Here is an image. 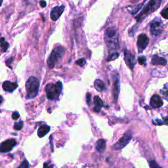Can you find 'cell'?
Masks as SVG:
<instances>
[{
  "label": "cell",
  "mask_w": 168,
  "mask_h": 168,
  "mask_svg": "<svg viewBox=\"0 0 168 168\" xmlns=\"http://www.w3.org/2000/svg\"><path fill=\"white\" fill-rule=\"evenodd\" d=\"M16 144V141L14 139H8L0 144V152L5 153L11 151Z\"/></svg>",
  "instance_id": "9"
},
{
  "label": "cell",
  "mask_w": 168,
  "mask_h": 168,
  "mask_svg": "<svg viewBox=\"0 0 168 168\" xmlns=\"http://www.w3.org/2000/svg\"><path fill=\"white\" fill-rule=\"evenodd\" d=\"M149 166L150 168H162L154 160L150 161Z\"/></svg>",
  "instance_id": "24"
},
{
  "label": "cell",
  "mask_w": 168,
  "mask_h": 168,
  "mask_svg": "<svg viewBox=\"0 0 168 168\" xmlns=\"http://www.w3.org/2000/svg\"><path fill=\"white\" fill-rule=\"evenodd\" d=\"M51 127L47 125H42L41 126L39 127L38 130V135L39 138H42L45 136L49 131H50Z\"/></svg>",
  "instance_id": "15"
},
{
  "label": "cell",
  "mask_w": 168,
  "mask_h": 168,
  "mask_svg": "<svg viewBox=\"0 0 168 168\" xmlns=\"http://www.w3.org/2000/svg\"><path fill=\"white\" fill-rule=\"evenodd\" d=\"M96 149L98 152L104 153L106 150V141L104 139H98L96 143Z\"/></svg>",
  "instance_id": "17"
},
{
  "label": "cell",
  "mask_w": 168,
  "mask_h": 168,
  "mask_svg": "<svg viewBox=\"0 0 168 168\" xmlns=\"http://www.w3.org/2000/svg\"><path fill=\"white\" fill-rule=\"evenodd\" d=\"M91 94L90 93H87L86 94V102L87 103L90 105V103H91Z\"/></svg>",
  "instance_id": "31"
},
{
  "label": "cell",
  "mask_w": 168,
  "mask_h": 168,
  "mask_svg": "<svg viewBox=\"0 0 168 168\" xmlns=\"http://www.w3.org/2000/svg\"><path fill=\"white\" fill-rule=\"evenodd\" d=\"M143 3H141L140 5H135V6H131V7H130L131 9L130 10V12L131 14H132V15L136 14V13H137L138 11H139V10L141 9V7H142Z\"/></svg>",
  "instance_id": "20"
},
{
  "label": "cell",
  "mask_w": 168,
  "mask_h": 168,
  "mask_svg": "<svg viewBox=\"0 0 168 168\" xmlns=\"http://www.w3.org/2000/svg\"><path fill=\"white\" fill-rule=\"evenodd\" d=\"M18 168H29V164L28 162V161L25 160L24 162L21 163V164Z\"/></svg>",
  "instance_id": "29"
},
{
  "label": "cell",
  "mask_w": 168,
  "mask_h": 168,
  "mask_svg": "<svg viewBox=\"0 0 168 168\" xmlns=\"http://www.w3.org/2000/svg\"><path fill=\"white\" fill-rule=\"evenodd\" d=\"M4 41H5V38H0V44H2V43H3Z\"/></svg>",
  "instance_id": "36"
},
{
  "label": "cell",
  "mask_w": 168,
  "mask_h": 168,
  "mask_svg": "<svg viewBox=\"0 0 168 168\" xmlns=\"http://www.w3.org/2000/svg\"><path fill=\"white\" fill-rule=\"evenodd\" d=\"M161 15L162 16V17L166 19H168V7L164 9L162 11H161Z\"/></svg>",
  "instance_id": "26"
},
{
  "label": "cell",
  "mask_w": 168,
  "mask_h": 168,
  "mask_svg": "<svg viewBox=\"0 0 168 168\" xmlns=\"http://www.w3.org/2000/svg\"><path fill=\"white\" fill-rule=\"evenodd\" d=\"M93 100L95 104L94 110L96 112H100L101 108L103 106V102L98 96H95Z\"/></svg>",
  "instance_id": "18"
},
{
  "label": "cell",
  "mask_w": 168,
  "mask_h": 168,
  "mask_svg": "<svg viewBox=\"0 0 168 168\" xmlns=\"http://www.w3.org/2000/svg\"><path fill=\"white\" fill-rule=\"evenodd\" d=\"M150 104L153 108H160L163 106L164 102L158 95H154L150 98Z\"/></svg>",
  "instance_id": "13"
},
{
  "label": "cell",
  "mask_w": 168,
  "mask_h": 168,
  "mask_svg": "<svg viewBox=\"0 0 168 168\" xmlns=\"http://www.w3.org/2000/svg\"><path fill=\"white\" fill-rule=\"evenodd\" d=\"M19 117H20V114L18 112H14L12 114V118L14 120H16L17 119H19Z\"/></svg>",
  "instance_id": "30"
},
{
  "label": "cell",
  "mask_w": 168,
  "mask_h": 168,
  "mask_svg": "<svg viewBox=\"0 0 168 168\" xmlns=\"http://www.w3.org/2000/svg\"><path fill=\"white\" fill-rule=\"evenodd\" d=\"M1 47L2 48V50L3 52H5L7 50V49L9 47V44L7 42H3L2 44H1Z\"/></svg>",
  "instance_id": "28"
},
{
  "label": "cell",
  "mask_w": 168,
  "mask_h": 168,
  "mask_svg": "<svg viewBox=\"0 0 168 168\" xmlns=\"http://www.w3.org/2000/svg\"><path fill=\"white\" fill-rule=\"evenodd\" d=\"M62 90V82L58 81L56 84H49L45 87L46 95L49 100H57Z\"/></svg>",
  "instance_id": "3"
},
{
  "label": "cell",
  "mask_w": 168,
  "mask_h": 168,
  "mask_svg": "<svg viewBox=\"0 0 168 168\" xmlns=\"http://www.w3.org/2000/svg\"><path fill=\"white\" fill-rule=\"evenodd\" d=\"M39 88V81L37 78L30 76L26 83V97L27 99L34 98L37 96Z\"/></svg>",
  "instance_id": "1"
},
{
  "label": "cell",
  "mask_w": 168,
  "mask_h": 168,
  "mask_svg": "<svg viewBox=\"0 0 168 168\" xmlns=\"http://www.w3.org/2000/svg\"><path fill=\"white\" fill-rule=\"evenodd\" d=\"M94 86L98 92H103L106 89L104 82L101 80H96L94 83Z\"/></svg>",
  "instance_id": "19"
},
{
  "label": "cell",
  "mask_w": 168,
  "mask_h": 168,
  "mask_svg": "<svg viewBox=\"0 0 168 168\" xmlns=\"http://www.w3.org/2000/svg\"><path fill=\"white\" fill-rule=\"evenodd\" d=\"M49 139H50L51 149L52 152H53V143H52V141H53V139H52V135H51V136H50V137H49Z\"/></svg>",
  "instance_id": "35"
},
{
  "label": "cell",
  "mask_w": 168,
  "mask_h": 168,
  "mask_svg": "<svg viewBox=\"0 0 168 168\" xmlns=\"http://www.w3.org/2000/svg\"><path fill=\"white\" fill-rule=\"evenodd\" d=\"M13 58H10L9 59H7V60H6L5 61V63L7 64V66H8V67L10 68V65H9V63H11V62L13 61Z\"/></svg>",
  "instance_id": "34"
},
{
  "label": "cell",
  "mask_w": 168,
  "mask_h": 168,
  "mask_svg": "<svg viewBox=\"0 0 168 168\" xmlns=\"http://www.w3.org/2000/svg\"><path fill=\"white\" fill-rule=\"evenodd\" d=\"M124 60L127 66L131 70H133L135 65V57L128 50H125L124 51Z\"/></svg>",
  "instance_id": "11"
},
{
  "label": "cell",
  "mask_w": 168,
  "mask_h": 168,
  "mask_svg": "<svg viewBox=\"0 0 168 168\" xmlns=\"http://www.w3.org/2000/svg\"><path fill=\"white\" fill-rule=\"evenodd\" d=\"M162 1V0H150V1L143 8L142 11L139 13V15L135 17L137 22H141L148 15L156 11L160 7Z\"/></svg>",
  "instance_id": "2"
},
{
  "label": "cell",
  "mask_w": 168,
  "mask_h": 168,
  "mask_svg": "<svg viewBox=\"0 0 168 168\" xmlns=\"http://www.w3.org/2000/svg\"><path fill=\"white\" fill-rule=\"evenodd\" d=\"M44 168H53L52 165H49L47 162H45L44 164Z\"/></svg>",
  "instance_id": "33"
},
{
  "label": "cell",
  "mask_w": 168,
  "mask_h": 168,
  "mask_svg": "<svg viewBox=\"0 0 168 168\" xmlns=\"http://www.w3.org/2000/svg\"><path fill=\"white\" fill-rule=\"evenodd\" d=\"M149 43V38L146 34H140L137 39V47L139 53H142L147 47Z\"/></svg>",
  "instance_id": "8"
},
{
  "label": "cell",
  "mask_w": 168,
  "mask_h": 168,
  "mask_svg": "<svg viewBox=\"0 0 168 168\" xmlns=\"http://www.w3.org/2000/svg\"><path fill=\"white\" fill-rule=\"evenodd\" d=\"M66 51V49L64 47L59 46V47H55L52 51L51 53L47 59V65L49 68H53L56 63L60 61L63 57Z\"/></svg>",
  "instance_id": "4"
},
{
  "label": "cell",
  "mask_w": 168,
  "mask_h": 168,
  "mask_svg": "<svg viewBox=\"0 0 168 168\" xmlns=\"http://www.w3.org/2000/svg\"><path fill=\"white\" fill-rule=\"evenodd\" d=\"M132 139V133L131 131H127L124 134L123 137L118 141V142L114 144L112 149L115 150H118L122 149L127 144L130 142V141Z\"/></svg>",
  "instance_id": "6"
},
{
  "label": "cell",
  "mask_w": 168,
  "mask_h": 168,
  "mask_svg": "<svg viewBox=\"0 0 168 168\" xmlns=\"http://www.w3.org/2000/svg\"><path fill=\"white\" fill-rule=\"evenodd\" d=\"M138 62L141 65H144L146 64L147 62V58L144 56H141V57H139L138 58Z\"/></svg>",
  "instance_id": "25"
},
{
  "label": "cell",
  "mask_w": 168,
  "mask_h": 168,
  "mask_svg": "<svg viewBox=\"0 0 168 168\" xmlns=\"http://www.w3.org/2000/svg\"><path fill=\"white\" fill-rule=\"evenodd\" d=\"M2 3H3V0H0V7L1 6V5H2Z\"/></svg>",
  "instance_id": "38"
},
{
  "label": "cell",
  "mask_w": 168,
  "mask_h": 168,
  "mask_svg": "<svg viewBox=\"0 0 168 168\" xmlns=\"http://www.w3.org/2000/svg\"><path fill=\"white\" fill-rule=\"evenodd\" d=\"M65 8L64 5L61 6H56L54 8H53L51 11V19L53 21H56L60 18V16L62 15L64 12V10Z\"/></svg>",
  "instance_id": "12"
},
{
  "label": "cell",
  "mask_w": 168,
  "mask_h": 168,
  "mask_svg": "<svg viewBox=\"0 0 168 168\" xmlns=\"http://www.w3.org/2000/svg\"><path fill=\"white\" fill-rule=\"evenodd\" d=\"M2 87L3 90L7 92L14 91L18 87V85L15 82H11L9 81H5L3 83Z\"/></svg>",
  "instance_id": "14"
},
{
  "label": "cell",
  "mask_w": 168,
  "mask_h": 168,
  "mask_svg": "<svg viewBox=\"0 0 168 168\" xmlns=\"http://www.w3.org/2000/svg\"><path fill=\"white\" fill-rule=\"evenodd\" d=\"M160 92L164 98L168 101V83L164 85V88L160 91Z\"/></svg>",
  "instance_id": "21"
},
{
  "label": "cell",
  "mask_w": 168,
  "mask_h": 168,
  "mask_svg": "<svg viewBox=\"0 0 168 168\" xmlns=\"http://www.w3.org/2000/svg\"><path fill=\"white\" fill-rule=\"evenodd\" d=\"M2 101H3V98H2L1 95H0V104L2 103Z\"/></svg>",
  "instance_id": "37"
},
{
  "label": "cell",
  "mask_w": 168,
  "mask_h": 168,
  "mask_svg": "<svg viewBox=\"0 0 168 168\" xmlns=\"http://www.w3.org/2000/svg\"><path fill=\"white\" fill-rule=\"evenodd\" d=\"M86 63V61L85 60L84 58H80V59H78V61H75V64H78V65H80L81 67H83Z\"/></svg>",
  "instance_id": "27"
},
{
  "label": "cell",
  "mask_w": 168,
  "mask_h": 168,
  "mask_svg": "<svg viewBox=\"0 0 168 168\" xmlns=\"http://www.w3.org/2000/svg\"><path fill=\"white\" fill-rule=\"evenodd\" d=\"M152 64L153 65H166L167 61L166 58L158 57V55H154L152 58Z\"/></svg>",
  "instance_id": "16"
},
{
  "label": "cell",
  "mask_w": 168,
  "mask_h": 168,
  "mask_svg": "<svg viewBox=\"0 0 168 168\" xmlns=\"http://www.w3.org/2000/svg\"><path fill=\"white\" fill-rule=\"evenodd\" d=\"M120 56V53H112L111 55H109V57H108L107 58V61H114L115 59H116L118 58V57Z\"/></svg>",
  "instance_id": "23"
},
{
  "label": "cell",
  "mask_w": 168,
  "mask_h": 168,
  "mask_svg": "<svg viewBox=\"0 0 168 168\" xmlns=\"http://www.w3.org/2000/svg\"><path fill=\"white\" fill-rule=\"evenodd\" d=\"M112 79L114 80L113 87V96L115 101H117L120 93V77L117 72H114L112 73Z\"/></svg>",
  "instance_id": "10"
},
{
  "label": "cell",
  "mask_w": 168,
  "mask_h": 168,
  "mask_svg": "<svg viewBox=\"0 0 168 168\" xmlns=\"http://www.w3.org/2000/svg\"><path fill=\"white\" fill-rule=\"evenodd\" d=\"M104 36L108 47L112 49H116L118 44V36L116 30L110 28L107 29L104 33Z\"/></svg>",
  "instance_id": "5"
},
{
  "label": "cell",
  "mask_w": 168,
  "mask_h": 168,
  "mask_svg": "<svg viewBox=\"0 0 168 168\" xmlns=\"http://www.w3.org/2000/svg\"><path fill=\"white\" fill-rule=\"evenodd\" d=\"M39 4H40V6L41 7H45L46 5H47V3H46V1H44V0H41V1H40V2H39Z\"/></svg>",
  "instance_id": "32"
},
{
  "label": "cell",
  "mask_w": 168,
  "mask_h": 168,
  "mask_svg": "<svg viewBox=\"0 0 168 168\" xmlns=\"http://www.w3.org/2000/svg\"><path fill=\"white\" fill-rule=\"evenodd\" d=\"M23 126H24V124H23L22 121H20L19 122H15L14 124V126L13 128L15 130H21L22 129Z\"/></svg>",
  "instance_id": "22"
},
{
  "label": "cell",
  "mask_w": 168,
  "mask_h": 168,
  "mask_svg": "<svg viewBox=\"0 0 168 168\" xmlns=\"http://www.w3.org/2000/svg\"><path fill=\"white\" fill-rule=\"evenodd\" d=\"M163 24L161 20L158 21H154L150 23V33L154 36H158L162 32Z\"/></svg>",
  "instance_id": "7"
}]
</instances>
